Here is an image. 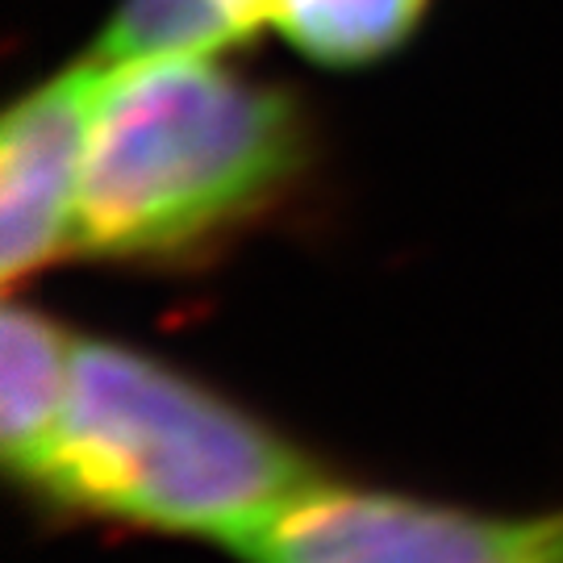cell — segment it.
I'll return each mask as SVG.
<instances>
[{
    "label": "cell",
    "instance_id": "5",
    "mask_svg": "<svg viewBox=\"0 0 563 563\" xmlns=\"http://www.w3.org/2000/svg\"><path fill=\"white\" fill-rule=\"evenodd\" d=\"M76 342L59 318L9 297L0 318V451L9 476L30 493L59 434Z\"/></svg>",
    "mask_w": 563,
    "mask_h": 563
},
{
    "label": "cell",
    "instance_id": "1",
    "mask_svg": "<svg viewBox=\"0 0 563 563\" xmlns=\"http://www.w3.org/2000/svg\"><path fill=\"white\" fill-rule=\"evenodd\" d=\"M322 467L276 426L142 346L80 339L42 501L239 555Z\"/></svg>",
    "mask_w": 563,
    "mask_h": 563
},
{
    "label": "cell",
    "instance_id": "4",
    "mask_svg": "<svg viewBox=\"0 0 563 563\" xmlns=\"http://www.w3.org/2000/svg\"><path fill=\"white\" fill-rule=\"evenodd\" d=\"M101 59L76 63L55 80L25 92L0 125V267L4 288L76 246L80 188L88 159L92 101L101 88Z\"/></svg>",
    "mask_w": 563,
    "mask_h": 563
},
{
    "label": "cell",
    "instance_id": "6",
    "mask_svg": "<svg viewBox=\"0 0 563 563\" xmlns=\"http://www.w3.org/2000/svg\"><path fill=\"white\" fill-rule=\"evenodd\" d=\"M426 0H276L272 21L309 59L360 67L397 51Z\"/></svg>",
    "mask_w": 563,
    "mask_h": 563
},
{
    "label": "cell",
    "instance_id": "8",
    "mask_svg": "<svg viewBox=\"0 0 563 563\" xmlns=\"http://www.w3.org/2000/svg\"><path fill=\"white\" fill-rule=\"evenodd\" d=\"M218 4L230 18V25L239 30V38L255 34L263 21H272V13H276V0H218Z\"/></svg>",
    "mask_w": 563,
    "mask_h": 563
},
{
    "label": "cell",
    "instance_id": "2",
    "mask_svg": "<svg viewBox=\"0 0 563 563\" xmlns=\"http://www.w3.org/2000/svg\"><path fill=\"white\" fill-rule=\"evenodd\" d=\"M301 167L288 92L209 55L113 63L92 101L76 246L113 263L192 260L255 222Z\"/></svg>",
    "mask_w": 563,
    "mask_h": 563
},
{
    "label": "cell",
    "instance_id": "7",
    "mask_svg": "<svg viewBox=\"0 0 563 563\" xmlns=\"http://www.w3.org/2000/svg\"><path fill=\"white\" fill-rule=\"evenodd\" d=\"M230 42H239V30L218 0H121L104 25L97 59L113 67L159 55H213Z\"/></svg>",
    "mask_w": 563,
    "mask_h": 563
},
{
    "label": "cell",
    "instance_id": "3",
    "mask_svg": "<svg viewBox=\"0 0 563 563\" xmlns=\"http://www.w3.org/2000/svg\"><path fill=\"white\" fill-rule=\"evenodd\" d=\"M242 563H563V505L484 514L372 484H309Z\"/></svg>",
    "mask_w": 563,
    "mask_h": 563
}]
</instances>
